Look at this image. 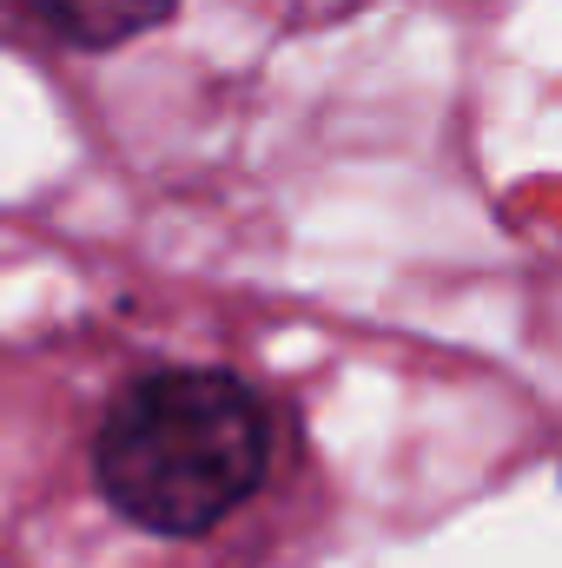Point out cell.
I'll use <instances>...</instances> for the list:
<instances>
[{
    "label": "cell",
    "instance_id": "cell-2",
    "mask_svg": "<svg viewBox=\"0 0 562 568\" xmlns=\"http://www.w3.org/2000/svg\"><path fill=\"white\" fill-rule=\"evenodd\" d=\"M27 7L73 47H120L133 33H152L179 0H27Z\"/></svg>",
    "mask_w": 562,
    "mask_h": 568
},
{
    "label": "cell",
    "instance_id": "cell-1",
    "mask_svg": "<svg viewBox=\"0 0 562 568\" xmlns=\"http://www.w3.org/2000/svg\"><path fill=\"white\" fill-rule=\"evenodd\" d=\"M272 410L232 371L133 377L93 436L100 496L152 536H205L259 496Z\"/></svg>",
    "mask_w": 562,
    "mask_h": 568
}]
</instances>
